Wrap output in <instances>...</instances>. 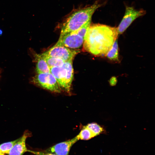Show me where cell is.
<instances>
[{
  "instance_id": "1",
  "label": "cell",
  "mask_w": 155,
  "mask_h": 155,
  "mask_svg": "<svg viewBox=\"0 0 155 155\" xmlns=\"http://www.w3.org/2000/svg\"><path fill=\"white\" fill-rule=\"evenodd\" d=\"M118 35L117 28L99 24H90L84 37V49L95 56H106Z\"/></svg>"
},
{
  "instance_id": "2",
  "label": "cell",
  "mask_w": 155,
  "mask_h": 155,
  "mask_svg": "<svg viewBox=\"0 0 155 155\" xmlns=\"http://www.w3.org/2000/svg\"><path fill=\"white\" fill-rule=\"evenodd\" d=\"M98 1L93 5L79 9L73 12L66 19L63 24L61 34L75 31L91 20L95 11L103 5Z\"/></svg>"
},
{
  "instance_id": "3",
  "label": "cell",
  "mask_w": 155,
  "mask_h": 155,
  "mask_svg": "<svg viewBox=\"0 0 155 155\" xmlns=\"http://www.w3.org/2000/svg\"><path fill=\"white\" fill-rule=\"evenodd\" d=\"M50 69L61 90L70 93L74 74L72 60L65 62L61 67L51 68Z\"/></svg>"
},
{
  "instance_id": "4",
  "label": "cell",
  "mask_w": 155,
  "mask_h": 155,
  "mask_svg": "<svg viewBox=\"0 0 155 155\" xmlns=\"http://www.w3.org/2000/svg\"><path fill=\"white\" fill-rule=\"evenodd\" d=\"M33 82L44 89L57 93L61 90L56 79L51 73H37L32 78Z\"/></svg>"
},
{
  "instance_id": "5",
  "label": "cell",
  "mask_w": 155,
  "mask_h": 155,
  "mask_svg": "<svg viewBox=\"0 0 155 155\" xmlns=\"http://www.w3.org/2000/svg\"><path fill=\"white\" fill-rule=\"evenodd\" d=\"M146 13L143 9L137 10L133 7L126 6L124 15L117 27L118 34L123 33L135 19Z\"/></svg>"
},
{
  "instance_id": "6",
  "label": "cell",
  "mask_w": 155,
  "mask_h": 155,
  "mask_svg": "<svg viewBox=\"0 0 155 155\" xmlns=\"http://www.w3.org/2000/svg\"><path fill=\"white\" fill-rule=\"evenodd\" d=\"M79 52L78 50L72 49L63 46L54 45L49 50L42 54L60 59L65 62L73 60L75 55Z\"/></svg>"
},
{
  "instance_id": "7",
  "label": "cell",
  "mask_w": 155,
  "mask_h": 155,
  "mask_svg": "<svg viewBox=\"0 0 155 155\" xmlns=\"http://www.w3.org/2000/svg\"><path fill=\"white\" fill-rule=\"evenodd\" d=\"M84 38L73 32L60 34L58 40L54 46H64L70 49H78L83 44Z\"/></svg>"
},
{
  "instance_id": "8",
  "label": "cell",
  "mask_w": 155,
  "mask_h": 155,
  "mask_svg": "<svg viewBox=\"0 0 155 155\" xmlns=\"http://www.w3.org/2000/svg\"><path fill=\"white\" fill-rule=\"evenodd\" d=\"M78 140L75 136L71 139L58 143L44 151L57 155H69L71 147Z\"/></svg>"
},
{
  "instance_id": "9",
  "label": "cell",
  "mask_w": 155,
  "mask_h": 155,
  "mask_svg": "<svg viewBox=\"0 0 155 155\" xmlns=\"http://www.w3.org/2000/svg\"><path fill=\"white\" fill-rule=\"evenodd\" d=\"M31 133L29 131H25L22 136L18 138V141L9 151L7 155H23L28 152L26 142L28 137L31 136Z\"/></svg>"
},
{
  "instance_id": "10",
  "label": "cell",
  "mask_w": 155,
  "mask_h": 155,
  "mask_svg": "<svg viewBox=\"0 0 155 155\" xmlns=\"http://www.w3.org/2000/svg\"><path fill=\"white\" fill-rule=\"evenodd\" d=\"M37 62L36 71L37 73H51L50 68L45 60L40 54L36 55Z\"/></svg>"
},
{
  "instance_id": "11",
  "label": "cell",
  "mask_w": 155,
  "mask_h": 155,
  "mask_svg": "<svg viewBox=\"0 0 155 155\" xmlns=\"http://www.w3.org/2000/svg\"><path fill=\"white\" fill-rule=\"evenodd\" d=\"M40 55L45 60L50 68L61 67L65 62L59 58L44 55L42 53Z\"/></svg>"
},
{
  "instance_id": "12",
  "label": "cell",
  "mask_w": 155,
  "mask_h": 155,
  "mask_svg": "<svg viewBox=\"0 0 155 155\" xmlns=\"http://www.w3.org/2000/svg\"><path fill=\"white\" fill-rule=\"evenodd\" d=\"M118 45L117 39L115 41L107 52L106 56L110 60L114 61L118 60Z\"/></svg>"
},
{
  "instance_id": "13",
  "label": "cell",
  "mask_w": 155,
  "mask_h": 155,
  "mask_svg": "<svg viewBox=\"0 0 155 155\" xmlns=\"http://www.w3.org/2000/svg\"><path fill=\"white\" fill-rule=\"evenodd\" d=\"M86 126L91 131L95 136L101 133H104L106 132L105 128L103 126L95 122L89 123Z\"/></svg>"
},
{
  "instance_id": "14",
  "label": "cell",
  "mask_w": 155,
  "mask_h": 155,
  "mask_svg": "<svg viewBox=\"0 0 155 155\" xmlns=\"http://www.w3.org/2000/svg\"><path fill=\"white\" fill-rule=\"evenodd\" d=\"M76 137L78 140H88L95 136L91 131L85 126H84Z\"/></svg>"
},
{
  "instance_id": "15",
  "label": "cell",
  "mask_w": 155,
  "mask_h": 155,
  "mask_svg": "<svg viewBox=\"0 0 155 155\" xmlns=\"http://www.w3.org/2000/svg\"><path fill=\"white\" fill-rule=\"evenodd\" d=\"M18 139L0 144V150L5 154H8L10 150L18 141Z\"/></svg>"
},
{
  "instance_id": "16",
  "label": "cell",
  "mask_w": 155,
  "mask_h": 155,
  "mask_svg": "<svg viewBox=\"0 0 155 155\" xmlns=\"http://www.w3.org/2000/svg\"><path fill=\"white\" fill-rule=\"evenodd\" d=\"M91 20L85 24L77 30L72 32L84 38L85 34L91 24Z\"/></svg>"
},
{
  "instance_id": "17",
  "label": "cell",
  "mask_w": 155,
  "mask_h": 155,
  "mask_svg": "<svg viewBox=\"0 0 155 155\" xmlns=\"http://www.w3.org/2000/svg\"><path fill=\"white\" fill-rule=\"evenodd\" d=\"M28 152L33 154L35 155H57L54 154L46 152L44 151H37L28 150Z\"/></svg>"
},
{
  "instance_id": "18",
  "label": "cell",
  "mask_w": 155,
  "mask_h": 155,
  "mask_svg": "<svg viewBox=\"0 0 155 155\" xmlns=\"http://www.w3.org/2000/svg\"><path fill=\"white\" fill-rule=\"evenodd\" d=\"M117 81L116 78L113 77L110 79L109 81L110 84L112 86H114L116 84Z\"/></svg>"
},
{
  "instance_id": "19",
  "label": "cell",
  "mask_w": 155,
  "mask_h": 155,
  "mask_svg": "<svg viewBox=\"0 0 155 155\" xmlns=\"http://www.w3.org/2000/svg\"><path fill=\"white\" fill-rule=\"evenodd\" d=\"M5 154L0 150V155H5Z\"/></svg>"
},
{
  "instance_id": "20",
  "label": "cell",
  "mask_w": 155,
  "mask_h": 155,
  "mask_svg": "<svg viewBox=\"0 0 155 155\" xmlns=\"http://www.w3.org/2000/svg\"><path fill=\"white\" fill-rule=\"evenodd\" d=\"M3 33L2 30L0 29V35H1Z\"/></svg>"
},
{
  "instance_id": "21",
  "label": "cell",
  "mask_w": 155,
  "mask_h": 155,
  "mask_svg": "<svg viewBox=\"0 0 155 155\" xmlns=\"http://www.w3.org/2000/svg\"></svg>"
}]
</instances>
